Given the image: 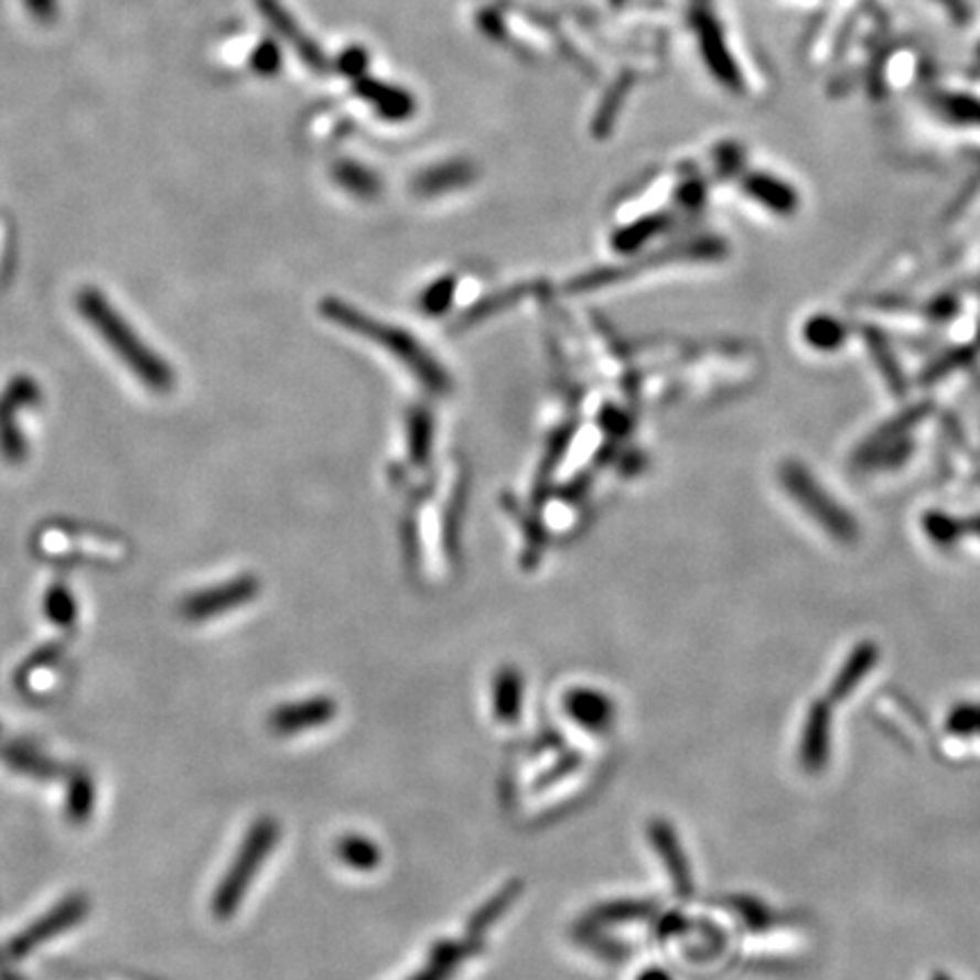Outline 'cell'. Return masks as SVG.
<instances>
[{"mask_svg": "<svg viewBox=\"0 0 980 980\" xmlns=\"http://www.w3.org/2000/svg\"><path fill=\"white\" fill-rule=\"evenodd\" d=\"M42 402V386L30 375H17L0 390V459L21 465L28 459V439L21 429L25 411Z\"/></svg>", "mask_w": 980, "mask_h": 980, "instance_id": "cell-3", "label": "cell"}, {"mask_svg": "<svg viewBox=\"0 0 980 980\" xmlns=\"http://www.w3.org/2000/svg\"><path fill=\"white\" fill-rule=\"evenodd\" d=\"M259 591V583L252 577L229 579L227 583L212 585L207 591H198L184 600L182 615L191 622H205L231 609L248 604Z\"/></svg>", "mask_w": 980, "mask_h": 980, "instance_id": "cell-4", "label": "cell"}, {"mask_svg": "<svg viewBox=\"0 0 980 980\" xmlns=\"http://www.w3.org/2000/svg\"><path fill=\"white\" fill-rule=\"evenodd\" d=\"M577 765H579V758H577L574 754H570L568 758H563V763H557L552 769H547V772L538 778L536 788H550V786H554V783H559V780L566 778L568 774H572V772L577 769Z\"/></svg>", "mask_w": 980, "mask_h": 980, "instance_id": "cell-24", "label": "cell"}, {"mask_svg": "<svg viewBox=\"0 0 980 980\" xmlns=\"http://www.w3.org/2000/svg\"><path fill=\"white\" fill-rule=\"evenodd\" d=\"M355 91L388 121H405L416 111V100L407 89L373 80L368 75L355 80Z\"/></svg>", "mask_w": 980, "mask_h": 980, "instance_id": "cell-11", "label": "cell"}, {"mask_svg": "<svg viewBox=\"0 0 980 980\" xmlns=\"http://www.w3.org/2000/svg\"><path fill=\"white\" fill-rule=\"evenodd\" d=\"M611 3H613V6H620V3H624V0H611Z\"/></svg>", "mask_w": 980, "mask_h": 980, "instance_id": "cell-28", "label": "cell"}, {"mask_svg": "<svg viewBox=\"0 0 980 980\" xmlns=\"http://www.w3.org/2000/svg\"><path fill=\"white\" fill-rule=\"evenodd\" d=\"M368 62H370V57H368L366 49L349 46L347 51H343L338 55V64L336 66H338V71L343 75L352 77V80H359V77H364L366 71H368Z\"/></svg>", "mask_w": 980, "mask_h": 980, "instance_id": "cell-22", "label": "cell"}, {"mask_svg": "<svg viewBox=\"0 0 980 980\" xmlns=\"http://www.w3.org/2000/svg\"><path fill=\"white\" fill-rule=\"evenodd\" d=\"M638 980H672V976H670L668 971L658 969V967H651V969H645V971L638 976Z\"/></svg>", "mask_w": 980, "mask_h": 980, "instance_id": "cell-25", "label": "cell"}, {"mask_svg": "<svg viewBox=\"0 0 980 980\" xmlns=\"http://www.w3.org/2000/svg\"><path fill=\"white\" fill-rule=\"evenodd\" d=\"M257 8L268 21V25L276 30L289 46H293L298 57L309 68L319 73L327 71V55L323 53V49L298 25V21L287 12L280 0H257Z\"/></svg>", "mask_w": 980, "mask_h": 980, "instance_id": "cell-5", "label": "cell"}, {"mask_svg": "<svg viewBox=\"0 0 980 980\" xmlns=\"http://www.w3.org/2000/svg\"><path fill=\"white\" fill-rule=\"evenodd\" d=\"M525 681L518 668H502L493 679V713L499 722L514 724L523 711Z\"/></svg>", "mask_w": 980, "mask_h": 980, "instance_id": "cell-14", "label": "cell"}, {"mask_svg": "<svg viewBox=\"0 0 980 980\" xmlns=\"http://www.w3.org/2000/svg\"><path fill=\"white\" fill-rule=\"evenodd\" d=\"M482 949L480 943L473 939H463V943H454V939H443V943L434 945L429 951V958L420 971L409 976L407 980H450L459 967Z\"/></svg>", "mask_w": 980, "mask_h": 980, "instance_id": "cell-12", "label": "cell"}, {"mask_svg": "<svg viewBox=\"0 0 980 980\" xmlns=\"http://www.w3.org/2000/svg\"><path fill=\"white\" fill-rule=\"evenodd\" d=\"M930 980H954L949 973H935Z\"/></svg>", "mask_w": 980, "mask_h": 980, "instance_id": "cell-26", "label": "cell"}, {"mask_svg": "<svg viewBox=\"0 0 980 980\" xmlns=\"http://www.w3.org/2000/svg\"><path fill=\"white\" fill-rule=\"evenodd\" d=\"M879 660V649L870 643L860 645L842 665V670L838 672V677L831 683V699L842 701L847 699L851 692H855V688L865 681V677L872 672V668Z\"/></svg>", "mask_w": 980, "mask_h": 980, "instance_id": "cell-15", "label": "cell"}, {"mask_svg": "<svg viewBox=\"0 0 980 980\" xmlns=\"http://www.w3.org/2000/svg\"><path fill=\"white\" fill-rule=\"evenodd\" d=\"M697 34H699V46H701L703 60H706V64L711 66L713 75L720 77L724 85L737 89L740 87L737 68H735V64L731 60L729 49L724 46L722 30L715 23V17L711 12L709 14H706V12L697 14Z\"/></svg>", "mask_w": 980, "mask_h": 980, "instance_id": "cell-10", "label": "cell"}, {"mask_svg": "<svg viewBox=\"0 0 980 980\" xmlns=\"http://www.w3.org/2000/svg\"><path fill=\"white\" fill-rule=\"evenodd\" d=\"M831 754V709L825 701H815L804 722L799 761L806 772H821Z\"/></svg>", "mask_w": 980, "mask_h": 980, "instance_id": "cell-7", "label": "cell"}, {"mask_svg": "<svg viewBox=\"0 0 980 980\" xmlns=\"http://www.w3.org/2000/svg\"><path fill=\"white\" fill-rule=\"evenodd\" d=\"M336 718V701L332 697H309L280 706L268 718L270 729L278 735H298L330 724Z\"/></svg>", "mask_w": 980, "mask_h": 980, "instance_id": "cell-6", "label": "cell"}, {"mask_svg": "<svg viewBox=\"0 0 980 980\" xmlns=\"http://www.w3.org/2000/svg\"><path fill=\"white\" fill-rule=\"evenodd\" d=\"M46 613L49 620L55 624H71L75 620V602L71 600L64 585H53L46 597Z\"/></svg>", "mask_w": 980, "mask_h": 980, "instance_id": "cell-20", "label": "cell"}, {"mask_svg": "<svg viewBox=\"0 0 980 980\" xmlns=\"http://www.w3.org/2000/svg\"><path fill=\"white\" fill-rule=\"evenodd\" d=\"M518 896H520V883L504 885L491 901H486V904L473 915V919H470L467 937L473 939V943L482 945V937L488 933V928H493L504 917V913L508 908L516 904Z\"/></svg>", "mask_w": 980, "mask_h": 980, "instance_id": "cell-16", "label": "cell"}, {"mask_svg": "<svg viewBox=\"0 0 980 980\" xmlns=\"http://www.w3.org/2000/svg\"><path fill=\"white\" fill-rule=\"evenodd\" d=\"M336 855L343 865L357 870V872H373L381 860L377 844L370 838L359 836V833L343 836L336 842Z\"/></svg>", "mask_w": 980, "mask_h": 980, "instance_id": "cell-17", "label": "cell"}, {"mask_svg": "<svg viewBox=\"0 0 980 980\" xmlns=\"http://www.w3.org/2000/svg\"><path fill=\"white\" fill-rule=\"evenodd\" d=\"M77 313L87 321V325L103 338V343L148 390L152 394L166 396L175 388V373L166 359L132 330V325L121 316L98 289L85 287L75 298Z\"/></svg>", "mask_w": 980, "mask_h": 980, "instance_id": "cell-1", "label": "cell"}, {"mask_svg": "<svg viewBox=\"0 0 980 980\" xmlns=\"http://www.w3.org/2000/svg\"><path fill=\"white\" fill-rule=\"evenodd\" d=\"M649 842L656 847L665 870H668L670 881L675 883V890L681 898H688L692 894V874L688 858L679 844V838L675 829L665 819H654L649 829Z\"/></svg>", "mask_w": 980, "mask_h": 980, "instance_id": "cell-8", "label": "cell"}, {"mask_svg": "<svg viewBox=\"0 0 980 980\" xmlns=\"http://www.w3.org/2000/svg\"><path fill=\"white\" fill-rule=\"evenodd\" d=\"M649 911H651L649 904H640V901H613V904L595 908L591 915L585 917V924L591 928L613 926V924H622V922L645 919L649 915Z\"/></svg>", "mask_w": 980, "mask_h": 980, "instance_id": "cell-18", "label": "cell"}, {"mask_svg": "<svg viewBox=\"0 0 980 980\" xmlns=\"http://www.w3.org/2000/svg\"><path fill=\"white\" fill-rule=\"evenodd\" d=\"M280 64H282L280 49H278L276 44H270V42H268V44H261V46L257 49L255 57H252V66H255L261 75H272V73H278Z\"/></svg>", "mask_w": 980, "mask_h": 980, "instance_id": "cell-23", "label": "cell"}, {"mask_svg": "<svg viewBox=\"0 0 980 980\" xmlns=\"http://www.w3.org/2000/svg\"><path fill=\"white\" fill-rule=\"evenodd\" d=\"M278 842H280V825L276 819L261 817L250 827L237 858H234L212 901L214 915L218 919H227L239 911L252 879L259 874L266 858L278 847Z\"/></svg>", "mask_w": 980, "mask_h": 980, "instance_id": "cell-2", "label": "cell"}, {"mask_svg": "<svg viewBox=\"0 0 980 980\" xmlns=\"http://www.w3.org/2000/svg\"><path fill=\"white\" fill-rule=\"evenodd\" d=\"M85 908H87V904L80 896L68 898L66 904H62L57 911H53L49 917H44L42 922H39V926L30 928L28 933H23L17 939V943H14V954L17 956H25L28 951H32L39 943H42V939H49V937L62 933L66 926L75 924L77 919L85 915Z\"/></svg>", "mask_w": 980, "mask_h": 980, "instance_id": "cell-13", "label": "cell"}, {"mask_svg": "<svg viewBox=\"0 0 980 980\" xmlns=\"http://www.w3.org/2000/svg\"><path fill=\"white\" fill-rule=\"evenodd\" d=\"M976 726H978V703L973 701L956 703L947 715V729L958 737L976 735Z\"/></svg>", "mask_w": 980, "mask_h": 980, "instance_id": "cell-19", "label": "cell"}, {"mask_svg": "<svg viewBox=\"0 0 980 980\" xmlns=\"http://www.w3.org/2000/svg\"><path fill=\"white\" fill-rule=\"evenodd\" d=\"M566 713L577 722L581 729L591 733H604L611 729L615 720V706L613 701L595 688H572L566 699Z\"/></svg>", "mask_w": 980, "mask_h": 980, "instance_id": "cell-9", "label": "cell"}, {"mask_svg": "<svg viewBox=\"0 0 980 980\" xmlns=\"http://www.w3.org/2000/svg\"><path fill=\"white\" fill-rule=\"evenodd\" d=\"M976 735H980V703H978V726H976Z\"/></svg>", "mask_w": 980, "mask_h": 980, "instance_id": "cell-27", "label": "cell"}, {"mask_svg": "<svg viewBox=\"0 0 980 980\" xmlns=\"http://www.w3.org/2000/svg\"><path fill=\"white\" fill-rule=\"evenodd\" d=\"M94 808V788L87 778H77L73 783V790L68 795V815L75 821L87 819L89 810Z\"/></svg>", "mask_w": 980, "mask_h": 980, "instance_id": "cell-21", "label": "cell"}]
</instances>
